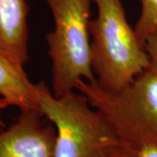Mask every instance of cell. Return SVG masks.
I'll return each mask as SVG.
<instances>
[{"instance_id":"cell-1","label":"cell","mask_w":157,"mask_h":157,"mask_svg":"<svg viewBox=\"0 0 157 157\" xmlns=\"http://www.w3.org/2000/svg\"><path fill=\"white\" fill-rule=\"evenodd\" d=\"M76 89L106 116L124 147L135 152L157 148V59L116 92L85 80Z\"/></svg>"},{"instance_id":"cell-2","label":"cell","mask_w":157,"mask_h":157,"mask_svg":"<svg viewBox=\"0 0 157 157\" xmlns=\"http://www.w3.org/2000/svg\"><path fill=\"white\" fill-rule=\"evenodd\" d=\"M97 16L89 22L91 61L96 82L116 92L151 64L152 59L127 19L121 0H94Z\"/></svg>"},{"instance_id":"cell-3","label":"cell","mask_w":157,"mask_h":157,"mask_svg":"<svg viewBox=\"0 0 157 157\" xmlns=\"http://www.w3.org/2000/svg\"><path fill=\"white\" fill-rule=\"evenodd\" d=\"M39 107L54 124V157H110L123 146L106 116L81 93L57 97L41 81Z\"/></svg>"},{"instance_id":"cell-4","label":"cell","mask_w":157,"mask_h":157,"mask_svg":"<svg viewBox=\"0 0 157 157\" xmlns=\"http://www.w3.org/2000/svg\"><path fill=\"white\" fill-rule=\"evenodd\" d=\"M54 29L46 34L52 60V94L61 96L76 89L80 80L96 82L91 61V0H45Z\"/></svg>"},{"instance_id":"cell-5","label":"cell","mask_w":157,"mask_h":157,"mask_svg":"<svg viewBox=\"0 0 157 157\" xmlns=\"http://www.w3.org/2000/svg\"><path fill=\"white\" fill-rule=\"evenodd\" d=\"M39 109L21 111L6 129L0 130V157H54L55 128L43 123Z\"/></svg>"},{"instance_id":"cell-6","label":"cell","mask_w":157,"mask_h":157,"mask_svg":"<svg viewBox=\"0 0 157 157\" xmlns=\"http://www.w3.org/2000/svg\"><path fill=\"white\" fill-rule=\"evenodd\" d=\"M26 0H0V58L18 68L29 60Z\"/></svg>"},{"instance_id":"cell-7","label":"cell","mask_w":157,"mask_h":157,"mask_svg":"<svg viewBox=\"0 0 157 157\" xmlns=\"http://www.w3.org/2000/svg\"><path fill=\"white\" fill-rule=\"evenodd\" d=\"M0 96L21 111L39 109V83L34 84L24 69L0 58Z\"/></svg>"},{"instance_id":"cell-8","label":"cell","mask_w":157,"mask_h":157,"mask_svg":"<svg viewBox=\"0 0 157 157\" xmlns=\"http://www.w3.org/2000/svg\"><path fill=\"white\" fill-rule=\"evenodd\" d=\"M141 10L135 28V34L145 47L150 39H157V0H140Z\"/></svg>"},{"instance_id":"cell-9","label":"cell","mask_w":157,"mask_h":157,"mask_svg":"<svg viewBox=\"0 0 157 157\" xmlns=\"http://www.w3.org/2000/svg\"><path fill=\"white\" fill-rule=\"evenodd\" d=\"M110 157H140V155L137 152L122 146L113 152Z\"/></svg>"},{"instance_id":"cell-10","label":"cell","mask_w":157,"mask_h":157,"mask_svg":"<svg viewBox=\"0 0 157 157\" xmlns=\"http://www.w3.org/2000/svg\"><path fill=\"white\" fill-rule=\"evenodd\" d=\"M145 48L152 59H157V39L148 40L145 45Z\"/></svg>"},{"instance_id":"cell-11","label":"cell","mask_w":157,"mask_h":157,"mask_svg":"<svg viewBox=\"0 0 157 157\" xmlns=\"http://www.w3.org/2000/svg\"><path fill=\"white\" fill-rule=\"evenodd\" d=\"M140 157H157L156 147H144L141 150L137 152Z\"/></svg>"},{"instance_id":"cell-12","label":"cell","mask_w":157,"mask_h":157,"mask_svg":"<svg viewBox=\"0 0 157 157\" xmlns=\"http://www.w3.org/2000/svg\"><path fill=\"white\" fill-rule=\"evenodd\" d=\"M10 106H11V105H10V103L6 101V99H4V98L0 97V110L6 109V107H10ZM4 127H5V124H4V122H3L2 119L0 118V130H2V128H3Z\"/></svg>"}]
</instances>
